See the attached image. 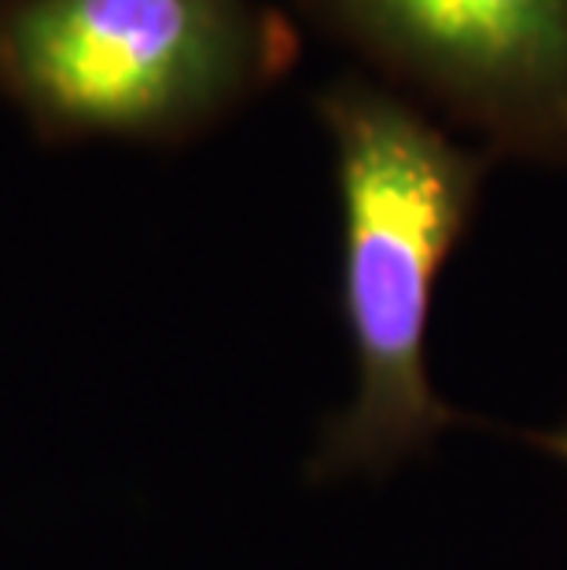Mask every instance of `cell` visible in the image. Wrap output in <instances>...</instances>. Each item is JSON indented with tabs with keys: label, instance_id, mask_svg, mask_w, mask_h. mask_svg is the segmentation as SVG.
I'll use <instances>...</instances> for the list:
<instances>
[{
	"label": "cell",
	"instance_id": "3957f363",
	"mask_svg": "<svg viewBox=\"0 0 567 570\" xmlns=\"http://www.w3.org/2000/svg\"><path fill=\"white\" fill-rule=\"evenodd\" d=\"M391 89L530 163H567V0H295Z\"/></svg>",
	"mask_w": 567,
	"mask_h": 570
},
{
	"label": "cell",
	"instance_id": "7a4b0ae2",
	"mask_svg": "<svg viewBox=\"0 0 567 570\" xmlns=\"http://www.w3.org/2000/svg\"><path fill=\"white\" fill-rule=\"evenodd\" d=\"M299 59L262 0H4L0 96L45 144H185Z\"/></svg>",
	"mask_w": 567,
	"mask_h": 570
},
{
	"label": "cell",
	"instance_id": "6da1fadb",
	"mask_svg": "<svg viewBox=\"0 0 567 570\" xmlns=\"http://www.w3.org/2000/svg\"><path fill=\"white\" fill-rule=\"evenodd\" d=\"M340 196V309L354 394L306 475H388L453 423L428 368L439 276L476 214L487 159L388 81L343 75L313 96Z\"/></svg>",
	"mask_w": 567,
	"mask_h": 570
},
{
	"label": "cell",
	"instance_id": "277c9868",
	"mask_svg": "<svg viewBox=\"0 0 567 570\" xmlns=\"http://www.w3.org/2000/svg\"><path fill=\"white\" fill-rule=\"evenodd\" d=\"M538 445L546 449L549 456H557V460H564V464H567V420H564V423H557V428H553V431L538 434Z\"/></svg>",
	"mask_w": 567,
	"mask_h": 570
},
{
	"label": "cell",
	"instance_id": "5b68a950",
	"mask_svg": "<svg viewBox=\"0 0 567 570\" xmlns=\"http://www.w3.org/2000/svg\"><path fill=\"white\" fill-rule=\"evenodd\" d=\"M0 4H4V0H0Z\"/></svg>",
	"mask_w": 567,
	"mask_h": 570
}]
</instances>
